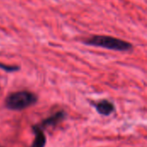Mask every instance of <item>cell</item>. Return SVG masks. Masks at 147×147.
<instances>
[{
    "mask_svg": "<svg viewBox=\"0 0 147 147\" xmlns=\"http://www.w3.org/2000/svg\"><path fill=\"white\" fill-rule=\"evenodd\" d=\"M96 110L102 115H109L114 111V105L110 102L103 100L96 105Z\"/></svg>",
    "mask_w": 147,
    "mask_h": 147,
    "instance_id": "4",
    "label": "cell"
},
{
    "mask_svg": "<svg viewBox=\"0 0 147 147\" xmlns=\"http://www.w3.org/2000/svg\"><path fill=\"white\" fill-rule=\"evenodd\" d=\"M84 42L90 46L103 47L119 52H126L131 50L133 47L132 44L126 40L108 35H94L87 39Z\"/></svg>",
    "mask_w": 147,
    "mask_h": 147,
    "instance_id": "1",
    "label": "cell"
},
{
    "mask_svg": "<svg viewBox=\"0 0 147 147\" xmlns=\"http://www.w3.org/2000/svg\"><path fill=\"white\" fill-rule=\"evenodd\" d=\"M0 68L7 72H12V71H16L17 70H19V67L18 66H16V65H3V64H0Z\"/></svg>",
    "mask_w": 147,
    "mask_h": 147,
    "instance_id": "6",
    "label": "cell"
},
{
    "mask_svg": "<svg viewBox=\"0 0 147 147\" xmlns=\"http://www.w3.org/2000/svg\"><path fill=\"white\" fill-rule=\"evenodd\" d=\"M34 140L33 143L32 147H44L46 145V136L42 130L38 127H34Z\"/></svg>",
    "mask_w": 147,
    "mask_h": 147,
    "instance_id": "3",
    "label": "cell"
},
{
    "mask_svg": "<svg viewBox=\"0 0 147 147\" xmlns=\"http://www.w3.org/2000/svg\"><path fill=\"white\" fill-rule=\"evenodd\" d=\"M65 117V115L63 112H59V113H56L55 115L50 116L49 118L46 119L44 121H43V126H46V127H48V126H54L56 125L57 123H59L61 120H63Z\"/></svg>",
    "mask_w": 147,
    "mask_h": 147,
    "instance_id": "5",
    "label": "cell"
},
{
    "mask_svg": "<svg viewBox=\"0 0 147 147\" xmlns=\"http://www.w3.org/2000/svg\"><path fill=\"white\" fill-rule=\"evenodd\" d=\"M37 102L36 96L29 91H18L9 95L5 100L6 107L12 110H22L34 105Z\"/></svg>",
    "mask_w": 147,
    "mask_h": 147,
    "instance_id": "2",
    "label": "cell"
}]
</instances>
